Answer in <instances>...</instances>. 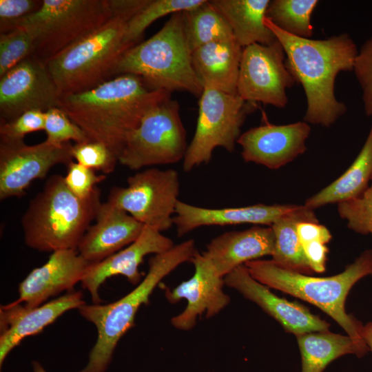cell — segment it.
Masks as SVG:
<instances>
[{
    "mask_svg": "<svg viewBox=\"0 0 372 372\" xmlns=\"http://www.w3.org/2000/svg\"><path fill=\"white\" fill-rule=\"evenodd\" d=\"M205 0H149L127 24L124 44L127 50L137 44L143 32L156 20L178 12L192 10Z\"/></svg>",
    "mask_w": 372,
    "mask_h": 372,
    "instance_id": "31",
    "label": "cell"
},
{
    "mask_svg": "<svg viewBox=\"0 0 372 372\" xmlns=\"http://www.w3.org/2000/svg\"><path fill=\"white\" fill-rule=\"evenodd\" d=\"M297 234L301 245L311 242L328 243L332 238L329 230L319 222H300L297 225Z\"/></svg>",
    "mask_w": 372,
    "mask_h": 372,
    "instance_id": "40",
    "label": "cell"
},
{
    "mask_svg": "<svg viewBox=\"0 0 372 372\" xmlns=\"http://www.w3.org/2000/svg\"><path fill=\"white\" fill-rule=\"evenodd\" d=\"M296 205L257 204L241 207L211 209L178 200L176 206L174 225L177 236L182 237L203 226L264 225L270 227L277 219L293 210Z\"/></svg>",
    "mask_w": 372,
    "mask_h": 372,
    "instance_id": "23",
    "label": "cell"
},
{
    "mask_svg": "<svg viewBox=\"0 0 372 372\" xmlns=\"http://www.w3.org/2000/svg\"><path fill=\"white\" fill-rule=\"evenodd\" d=\"M43 0H0V34L10 32L28 16L37 12Z\"/></svg>",
    "mask_w": 372,
    "mask_h": 372,
    "instance_id": "39",
    "label": "cell"
},
{
    "mask_svg": "<svg viewBox=\"0 0 372 372\" xmlns=\"http://www.w3.org/2000/svg\"><path fill=\"white\" fill-rule=\"evenodd\" d=\"M113 17L109 0H43L17 27L34 39L32 55L46 63Z\"/></svg>",
    "mask_w": 372,
    "mask_h": 372,
    "instance_id": "8",
    "label": "cell"
},
{
    "mask_svg": "<svg viewBox=\"0 0 372 372\" xmlns=\"http://www.w3.org/2000/svg\"><path fill=\"white\" fill-rule=\"evenodd\" d=\"M124 74L140 76L153 90L200 96L203 85L192 65L183 12L172 14L158 32L123 52L113 78Z\"/></svg>",
    "mask_w": 372,
    "mask_h": 372,
    "instance_id": "5",
    "label": "cell"
},
{
    "mask_svg": "<svg viewBox=\"0 0 372 372\" xmlns=\"http://www.w3.org/2000/svg\"><path fill=\"white\" fill-rule=\"evenodd\" d=\"M243 48L234 38L205 44L192 52L194 70L203 87L237 94Z\"/></svg>",
    "mask_w": 372,
    "mask_h": 372,
    "instance_id": "24",
    "label": "cell"
},
{
    "mask_svg": "<svg viewBox=\"0 0 372 372\" xmlns=\"http://www.w3.org/2000/svg\"><path fill=\"white\" fill-rule=\"evenodd\" d=\"M372 179V123L358 155L349 167L330 185L308 198L304 205L313 209L360 197Z\"/></svg>",
    "mask_w": 372,
    "mask_h": 372,
    "instance_id": "26",
    "label": "cell"
},
{
    "mask_svg": "<svg viewBox=\"0 0 372 372\" xmlns=\"http://www.w3.org/2000/svg\"><path fill=\"white\" fill-rule=\"evenodd\" d=\"M224 280L225 285L238 291L277 320L287 332L297 336L329 331V322L313 314L304 305L275 295L269 287L254 279L245 265L236 268Z\"/></svg>",
    "mask_w": 372,
    "mask_h": 372,
    "instance_id": "17",
    "label": "cell"
},
{
    "mask_svg": "<svg viewBox=\"0 0 372 372\" xmlns=\"http://www.w3.org/2000/svg\"><path fill=\"white\" fill-rule=\"evenodd\" d=\"M319 222L314 210L305 205L296 207L277 219L270 227L275 236V245L271 259L276 265L298 273L312 275L302 246L297 234L300 222Z\"/></svg>",
    "mask_w": 372,
    "mask_h": 372,
    "instance_id": "28",
    "label": "cell"
},
{
    "mask_svg": "<svg viewBox=\"0 0 372 372\" xmlns=\"http://www.w3.org/2000/svg\"><path fill=\"white\" fill-rule=\"evenodd\" d=\"M285 58L278 40L270 45L255 43L244 48L237 94L254 104L285 107L289 101L287 90L296 82L286 67Z\"/></svg>",
    "mask_w": 372,
    "mask_h": 372,
    "instance_id": "12",
    "label": "cell"
},
{
    "mask_svg": "<svg viewBox=\"0 0 372 372\" xmlns=\"http://www.w3.org/2000/svg\"><path fill=\"white\" fill-rule=\"evenodd\" d=\"M85 304L80 291H69L47 303L27 309L11 302L0 309V366L25 338L41 332L65 312Z\"/></svg>",
    "mask_w": 372,
    "mask_h": 372,
    "instance_id": "20",
    "label": "cell"
},
{
    "mask_svg": "<svg viewBox=\"0 0 372 372\" xmlns=\"http://www.w3.org/2000/svg\"><path fill=\"white\" fill-rule=\"evenodd\" d=\"M45 112L30 110L14 120L0 123V139L19 141L31 132L44 130Z\"/></svg>",
    "mask_w": 372,
    "mask_h": 372,
    "instance_id": "38",
    "label": "cell"
},
{
    "mask_svg": "<svg viewBox=\"0 0 372 372\" xmlns=\"http://www.w3.org/2000/svg\"><path fill=\"white\" fill-rule=\"evenodd\" d=\"M310 132L309 124L304 121L287 125L267 123L241 134L237 143L245 162L278 169L304 153Z\"/></svg>",
    "mask_w": 372,
    "mask_h": 372,
    "instance_id": "16",
    "label": "cell"
},
{
    "mask_svg": "<svg viewBox=\"0 0 372 372\" xmlns=\"http://www.w3.org/2000/svg\"><path fill=\"white\" fill-rule=\"evenodd\" d=\"M318 3V0H272L266 19L287 34L311 39L313 33L311 18Z\"/></svg>",
    "mask_w": 372,
    "mask_h": 372,
    "instance_id": "30",
    "label": "cell"
},
{
    "mask_svg": "<svg viewBox=\"0 0 372 372\" xmlns=\"http://www.w3.org/2000/svg\"><path fill=\"white\" fill-rule=\"evenodd\" d=\"M127 21L113 17L47 63L62 96L91 90L113 78L123 52Z\"/></svg>",
    "mask_w": 372,
    "mask_h": 372,
    "instance_id": "7",
    "label": "cell"
},
{
    "mask_svg": "<svg viewBox=\"0 0 372 372\" xmlns=\"http://www.w3.org/2000/svg\"><path fill=\"white\" fill-rule=\"evenodd\" d=\"M190 262L194 266L192 277L165 293L170 303L187 301L185 309L171 319L172 326L181 331L192 329L204 313L207 318L214 317L230 302V297L223 290L224 278L216 273L202 253L197 251Z\"/></svg>",
    "mask_w": 372,
    "mask_h": 372,
    "instance_id": "15",
    "label": "cell"
},
{
    "mask_svg": "<svg viewBox=\"0 0 372 372\" xmlns=\"http://www.w3.org/2000/svg\"><path fill=\"white\" fill-rule=\"evenodd\" d=\"M44 131L46 133L45 141L53 145H62L70 141L75 143L90 141L84 132L60 107L45 112Z\"/></svg>",
    "mask_w": 372,
    "mask_h": 372,
    "instance_id": "33",
    "label": "cell"
},
{
    "mask_svg": "<svg viewBox=\"0 0 372 372\" xmlns=\"http://www.w3.org/2000/svg\"><path fill=\"white\" fill-rule=\"evenodd\" d=\"M196 249L194 240L174 245L169 250L155 254L149 260L145 278L130 293L107 304H92L79 307L80 314L97 330V339L92 349L87 364L78 372H105L115 348L122 336L134 325L136 314L156 286L180 265L190 262Z\"/></svg>",
    "mask_w": 372,
    "mask_h": 372,
    "instance_id": "4",
    "label": "cell"
},
{
    "mask_svg": "<svg viewBox=\"0 0 372 372\" xmlns=\"http://www.w3.org/2000/svg\"><path fill=\"white\" fill-rule=\"evenodd\" d=\"M267 27L285 52V65L304 91L307 109L303 121L329 127L347 110L335 94L340 72L353 71L358 50L351 37L342 33L326 39L297 37L281 30L269 19Z\"/></svg>",
    "mask_w": 372,
    "mask_h": 372,
    "instance_id": "2",
    "label": "cell"
},
{
    "mask_svg": "<svg viewBox=\"0 0 372 372\" xmlns=\"http://www.w3.org/2000/svg\"><path fill=\"white\" fill-rule=\"evenodd\" d=\"M371 182L360 197L338 204V214L348 228L363 235H372V179Z\"/></svg>",
    "mask_w": 372,
    "mask_h": 372,
    "instance_id": "34",
    "label": "cell"
},
{
    "mask_svg": "<svg viewBox=\"0 0 372 372\" xmlns=\"http://www.w3.org/2000/svg\"><path fill=\"white\" fill-rule=\"evenodd\" d=\"M61 97L46 65L30 55L0 77V123L30 110L60 107Z\"/></svg>",
    "mask_w": 372,
    "mask_h": 372,
    "instance_id": "13",
    "label": "cell"
},
{
    "mask_svg": "<svg viewBox=\"0 0 372 372\" xmlns=\"http://www.w3.org/2000/svg\"><path fill=\"white\" fill-rule=\"evenodd\" d=\"M183 16L192 52L211 42L234 38L228 22L209 1L205 0L197 8L184 11Z\"/></svg>",
    "mask_w": 372,
    "mask_h": 372,
    "instance_id": "29",
    "label": "cell"
},
{
    "mask_svg": "<svg viewBox=\"0 0 372 372\" xmlns=\"http://www.w3.org/2000/svg\"><path fill=\"white\" fill-rule=\"evenodd\" d=\"M361 337L368 347L369 350L372 353V322L363 325Z\"/></svg>",
    "mask_w": 372,
    "mask_h": 372,
    "instance_id": "43",
    "label": "cell"
},
{
    "mask_svg": "<svg viewBox=\"0 0 372 372\" xmlns=\"http://www.w3.org/2000/svg\"><path fill=\"white\" fill-rule=\"evenodd\" d=\"M244 265L260 283L312 304L336 321L347 335L363 341V324L347 313L345 302L353 285L362 278L372 275V249L363 251L342 272L329 277H315L288 270L271 260L258 259Z\"/></svg>",
    "mask_w": 372,
    "mask_h": 372,
    "instance_id": "6",
    "label": "cell"
},
{
    "mask_svg": "<svg viewBox=\"0 0 372 372\" xmlns=\"http://www.w3.org/2000/svg\"><path fill=\"white\" fill-rule=\"evenodd\" d=\"M174 246L171 238L159 230L145 225L139 237L127 247L91 264L81 280L82 287L89 291L93 304H100L99 289L107 278L122 275L132 284L138 285L141 279L138 267L144 258L151 254H162Z\"/></svg>",
    "mask_w": 372,
    "mask_h": 372,
    "instance_id": "19",
    "label": "cell"
},
{
    "mask_svg": "<svg viewBox=\"0 0 372 372\" xmlns=\"http://www.w3.org/2000/svg\"><path fill=\"white\" fill-rule=\"evenodd\" d=\"M188 145L177 101L167 98L151 108L130 134L118 163L130 169L183 160Z\"/></svg>",
    "mask_w": 372,
    "mask_h": 372,
    "instance_id": "10",
    "label": "cell"
},
{
    "mask_svg": "<svg viewBox=\"0 0 372 372\" xmlns=\"http://www.w3.org/2000/svg\"><path fill=\"white\" fill-rule=\"evenodd\" d=\"M71 152L78 163L108 174L118 162V156L102 143L87 141L72 145Z\"/></svg>",
    "mask_w": 372,
    "mask_h": 372,
    "instance_id": "35",
    "label": "cell"
},
{
    "mask_svg": "<svg viewBox=\"0 0 372 372\" xmlns=\"http://www.w3.org/2000/svg\"><path fill=\"white\" fill-rule=\"evenodd\" d=\"M149 0H109L113 17H120L127 22L140 12Z\"/></svg>",
    "mask_w": 372,
    "mask_h": 372,
    "instance_id": "42",
    "label": "cell"
},
{
    "mask_svg": "<svg viewBox=\"0 0 372 372\" xmlns=\"http://www.w3.org/2000/svg\"><path fill=\"white\" fill-rule=\"evenodd\" d=\"M72 146L70 142L28 145L23 140L0 139V199L22 197L32 182L44 178L52 167L68 165L73 159Z\"/></svg>",
    "mask_w": 372,
    "mask_h": 372,
    "instance_id": "14",
    "label": "cell"
},
{
    "mask_svg": "<svg viewBox=\"0 0 372 372\" xmlns=\"http://www.w3.org/2000/svg\"><path fill=\"white\" fill-rule=\"evenodd\" d=\"M127 187H114L109 203L124 210L144 225L160 231L174 225V214L180 192L178 172L149 168L127 179Z\"/></svg>",
    "mask_w": 372,
    "mask_h": 372,
    "instance_id": "11",
    "label": "cell"
},
{
    "mask_svg": "<svg viewBox=\"0 0 372 372\" xmlns=\"http://www.w3.org/2000/svg\"><path fill=\"white\" fill-rule=\"evenodd\" d=\"M256 107V104L245 101L238 94L205 86L199 97L195 133L183 159V170L189 172L208 163L216 147L232 152L247 114Z\"/></svg>",
    "mask_w": 372,
    "mask_h": 372,
    "instance_id": "9",
    "label": "cell"
},
{
    "mask_svg": "<svg viewBox=\"0 0 372 372\" xmlns=\"http://www.w3.org/2000/svg\"><path fill=\"white\" fill-rule=\"evenodd\" d=\"M306 258L313 272L323 273L326 270L327 256L329 249L326 244L311 242L302 245Z\"/></svg>",
    "mask_w": 372,
    "mask_h": 372,
    "instance_id": "41",
    "label": "cell"
},
{
    "mask_svg": "<svg viewBox=\"0 0 372 372\" xmlns=\"http://www.w3.org/2000/svg\"><path fill=\"white\" fill-rule=\"evenodd\" d=\"M33 372H47L43 366L37 361L32 362Z\"/></svg>",
    "mask_w": 372,
    "mask_h": 372,
    "instance_id": "44",
    "label": "cell"
},
{
    "mask_svg": "<svg viewBox=\"0 0 372 372\" xmlns=\"http://www.w3.org/2000/svg\"><path fill=\"white\" fill-rule=\"evenodd\" d=\"M64 180L69 189L81 199L90 198L96 189V184L104 180V174L97 175L95 171L77 162L71 161L68 165Z\"/></svg>",
    "mask_w": 372,
    "mask_h": 372,
    "instance_id": "37",
    "label": "cell"
},
{
    "mask_svg": "<svg viewBox=\"0 0 372 372\" xmlns=\"http://www.w3.org/2000/svg\"><path fill=\"white\" fill-rule=\"evenodd\" d=\"M101 190L81 199L65 184L64 176L49 177L30 200L21 217L25 243L40 251L77 249L101 205Z\"/></svg>",
    "mask_w": 372,
    "mask_h": 372,
    "instance_id": "3",
    "label": "cell"
},
{
    "mask_svg": "<svg viewBox=\"0 0 372 372\" xmlns=\"http://www.w3.org/2000/svg\"><path fill=\"white\" fill-rule=\"evenodd\" d=\"M34 52V39L23 27L0 34V77Z\"/></svg>",
    "mask_w": 372,
    "mask_h": 372,
    "instance_id": "32",
    "label": "cell"
},
{
    "mask_svg": "<svg viewBox=\"0 0 372 372\" xmlns=\"http://www.w3.org/2000/svg\"><path fill=\"white\" fill-rule=\"evenodd\" d=\"M302 360L301 372H322L333 360L346 354L364 356L369 350L364 342L329 331L296 336Z\"/></svg>",
    "mask_w": 372,
    "mask_h": 372,
    "instance_id": "27",
    "label": "cell"
},
{
    "mask_svg": "<svg viewBox=\"0 0 372 372\" xmlns=\"http://www.w3.org/2000/svg\"><path fill=\"white\" fill-rule=\"evenodd\" d=\"M274 245L275 236L271 227L254 226L215 237L202 254L213 266L216 273L225 278L247 262L272 256Z\"/></svg>",
    "mask_w": 372,
    "mask_h": 372,
    "instance_id": "22",
    "label": "cell"
},
{
    "mask_svg": "<svg viewBox=\"0 0 372 372\" xmlns=\"http://www.w3.org/2000/svg\"><path fill=\"white\" fill-rule=\"evenodd\" d=\"M95 220L76 249L91 263L99 262L134 242L145 226L127 212L107 201L101 203Z\"/></svg>",
    "mask_w": 372,
    "mask_h": 372,
    "instance_id": "21",
    "label": "cell"
},
{
    "mask_svg": "<svg viewBox=\"0 0 372 372\" xmlns=\"http://www.w3.org/2000/svg\"><path fill=\"white\" fill-rule=\"evenodd\" d=\"M91 264L76 249L54 251L44 265L34 269L19 284V298L13 302H24L25 308L33 309L63 291H70L81 282Z\"/></svg>",
    "mask_w": 372,
    "mask_h": 372,
    "instance_id": "18",
    "label": "cell"
},
{
    "mask_svg": "<svg viewBox=\"0 0 372 372\" xmlns=\"http://www.w3.org/2000/svg\"><path fill=\"white\" fill-rule=\"evenodd\" d=\"M171 94L124 74L87 91L63 96L60 108L90 141L103 143L119 158L145 114Z\"/></svg>",
    "mask_w": 372,
    "mask_h": 372,
    "instance_id": "1",
    "label": "cell"
},
{
    "mask_svg": "<svg viewBox=\"0 0 372 372\" xmlns=\"http://www.w3.org/2000/svg\"><path fill=\"white\" fill-rule=\"evenodd\" d=\"M209 1L228 22L234 39L242 48L255 43L270 45L278 40L265 23L270 0Z\"/></svg>",
    "mask_w": 372,
    "mask_h": 372,
    "instance_id": "25",
    "label": "cell"
},
{
    "mask_svg": "<svg viewBox=\"0 0 372 372\" xmlns=\"http://www.w3.org/2000/svg\"><path fill=\"white\" fill-rule=\"evenodd\" d=\"M353 71L361 89L364 112L372 116V36L358 50Z\"/></svg>",
    "mask_w": 372,
    "mask_h": 372,
    "instance_id": "36",
    "label": "cell"
}]
</instances>
